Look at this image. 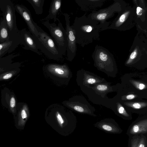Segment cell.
Returning a JSON list of instances; mask_svg holds the SVG:
<instances>
[{
  "instance_id": "1",
  "label": "cell",
  "mask_w": 147,
  "mask_h": 147,
  "mask_svg": "<svg viewBox=\"0 0 147 147\" xmlns=\"http://www.w3.org/2000/svg\"><path fill=\"white\" fill-rule=\"evenodd\" d=\"M72 26L75 31L76 44L82 47L99 39L100 32L105 30L102 25L89 18L86 13L76 17Z\"/></svg>"
},
{
  "instance_id": "2",
  "label": "cell",
  "mask_w": 147,
  "mask_h": 147,
  "mask_svg": "<svg viewBox=\"0 0 147 147\" xmlns=\"http://www.w3.org/2000/svg\"><path fill=\"white\" fill-rule=\"evenodd\" d=\"M138 31L125 64L128 67L142 68L147 65V40L144 35L145 33Z\"/></svg>"
},
{
  "instance_id": "3",
  "label": "cell",
  "mask_w": 147,
  "mask_h": 147,
  "mask_svg": "<svg viewBox=\"0 0 147 147\" xmlns=\"http://www.w3.org/2000/svg\"><path fill=\"white\" fill-rule=\"evenodd\" d=\"M0 9L7 27L9 40L13 42L11 53L20 44V30L17 26L16 10L13 4L10 0H0Z\"/></svg>"
},
{
  "instance_id": "4",
  "label": "cell",
  "mask_w": 147,
  "mask_h": 147,
  "mask_svg": "<svg viewBox=\"0 0 147 147\" xmlns=\"http://www.w3.org/2000/svg\"><path fill=\"white\" fill-rule=\"evenodd\" d=\"M114 1L112 5L107 7L92 11L88 16L97 22L105 30L108 29L110 23L107 21L113 17L115 13H119L127 5L123 0H114Z\"/></svg>"
},
{
  "instance_id": "5",
  "label": "cell",
  "mask_w": 147,
  "mask_h": 147,
  "mask_svg": "<svg viewBox=\"0 0 147 147\" xmlns=\"http://www.w3.org/2000/svg\"><path fill=\"white\" fill-rule=\"evenodd\" d=\"M117 17L108 27L120 31L129 30L136 25V11L134 6L128 5L118 13Z\"/></svg>"
},
{
  "instance_id": "6",
  "label": "cell",
  "mask_w": 147,
  "mask_h": 147,
  "mask_svg": "<svg viewBox=\"0 0 147 147\" xmlns=\"http://www.w3.org/2000/svg\"><path fill=\"white\" fill-rule=\"evenodd\" d=\"M38 32L36 37L39 49L48 57L54 59L61 57L63 55L52 38L35 22Z\"/></svg>"
},
{
  "instance_id": "7",
  "label": "cell",
  "mask_w": 147,
  "mask_h": 147,
  "mask_svg": "<svg viewBox=\"0 0 147 147\" xmlns=\"http://www.w3.org/2000/svg\"><path fill=\"white\" fill-rule=\"evenodd\" d=\"M94 66L99 70L105 72L110 69H117V66L113 55L106 48L102 46H96L92 55ZM105 72V73H106Z\"/></svg>"
},
{
  "instance_id": "8",
  "label": "cell",
  "mask_w": 147,
  "mask_h": 147,
  "mask_svg": "<svg viewBox=\"0 0 147 147\" xmlns=\"http://www.w3.org/2000/svg\"><path fill=\"white\" fill-rule=\"evenodd\" d=\"M49 20L41 21V23L48 29L51 37L63 55L67 51V45L65 30L59 19L57 25L55 23H50Z\"/></svg>"
},
{
  "instance_id": "9",
  "label": "cell",
  "mask_w": 147,
  "mask_h": 147,
  "mask_svg": "<svg viewBox=\"0 0 147 147\" xmlns=\"http://www.w3.org/2000/svg\"><path fill=\"white\" fill-rule=\"evenodd\" d=\"M136 78H134L133 75H126L122 79L123 86L122 88L127 91L134 92L145 98V94L147 93V80L146 77L138 75H135Z\"/></svg>"
},
{
  "instance_id": "10",
  "label": "cell",
  "mask_w": 147,
  "mask_h": 147,
  "mask_svg": "<svg viewBox=\"0 0 147 147\" xmlns=\"http://www.w3.org/2000/svg\"><path fill=\"white\" fill-rule=\"evenodd\" d=\"M136 11V23L138 30L146 33L147 5L145 0H133Z\"/></svg>"
},
{
  "instance_id": "11",
  "label": "cell",
  "mask_w": 147,
  "mask_h": 147,
  "mask_svg": "<svg viewBox=\"0 0 147 147\" xmlns=\"http://www.w3.org/2000/svg\"><path fill=\"white\" fill-rule=\"evenodd\" d=\"M65 21L66 34L67 45V55L69 60H72L75 57L77 51L75 31L72 25L70 26L69 16L67 13L63 14Z\"/></svg>"
},
{
  "instance_id": "12",
  "label": "cell",
  "mask_w": 147,
  "mask_h": 147,
  "mask_svg": "<svg viewBox=\"0 0 147 147\" xmlns=\"http://www.w3.org/2000/svg\"><path fill=\"white\" fill-rule=\"evenodd\" d=\"M147 133V115L138 118L129 126L126 134L131 137L135 136L146 135Z\"/></svg>"
},
{
  "instance_id": "13",
  "label": "cell",
  "mask_w": 147,
  "mask_h": 147,
  "mask_svg": "<svg viewBox=\"0 0 147 147\" xmlns=\"http://www.w3.org/2000/svg\"><path fill=\"white\" fill-rule=\"evenodd\" d=\"M20 42L24 47L23 48L30 50L40 55L39 47L36 37H34L26 28L20 30Z\"/></svg>"
},
{
  "instance_id": "14",
  "label": "cell",
  "mask_w": 147,
  "mask_h": 147,
  "mask_svg": "<svg viewBox=\"0 0 147 147\" xmlns=\"http://www.w3.org/2000/svg\"><path fill=\"white\" fill-rule=\"evenodd\" d=\"M94 126L105 132L119 134L123 130L115 121L112 118H105L94 124Z\"/></svg>"
},
{
  "instance_id": "15",
  "label": "cell",
  "mask_w": 147,
  "mask_h": 147,
  "mask_svg": "<svg viewBox=\"0 0 147 147\" xmlns=\"http://www.w3.org/2000/svg\"><path fill=\"white\" fill-rule=\"evenodd\" d=\"M14 7L15 10L20 15L26 22L30 32L34 37H38V34L35 25V22L33 20L28 9L22 5H16Z\"/></svg>"
},
{
  "instance_id": "16",
  "label": "cell",
  "mask_w": 147,
  "mask_h": 147,
  "mask_svg": "<svg viewBox=\"0 0 147 147\" xmlns=\"http://www.w3.org/2000/svg\"><path fill=\"white\" fill-rule=\"evenodd\" d=\"M120 101L126 110L131 113H135L143 115H147V102L146 101Z\"/></svg>"
},
{
  "instance_id": "17",
  "label": "cell",
  "mask_w": 147,
  "mask_h": 147,
  "mask_svg": "<svg viewBox=\"0 0 147 147\" xmlns=\"http://www.w3.org/2000/svg\"><path fill=\"white\" fill-rule=\"evenodd\" d=\"M110 107L118 116L125 120H131L132 119L131 113L125 109L121 102L115 97L112 100Z\"/></svg>"
},
{
  "instance_id": "18",
  "label": "cell",
  "mask_w": 147,
  "mask_h": 147,
  "mask_svg": "<svg viewBox=\"0 0 147 147\" xmlns=\"http://www.w3.org/2000/svg\"><path fill=\"white\" fill-rule=\"evenodd\" d=\"M106 0H75L81 9L84 11L95 10L103 4Z\"/></svg>"
},
{
  "instance_id": "19",
  "label": "cell",
  "mask_w": 147,
  "mask_h": 147,
  "mask_svg": "<svg viewBox=\"0 0 147 147\" xmlns=\"http://www.w3.org/2000/svg\"><path fill=\"white\" fill-rule=\"evenodd\" d=\"M62 3L61 0H53L50 4L49 14L42 21L53 19L54 22L58 21L59 19L57 18V14L61 9Z\"/></svg>"
},
{
  "instance_id": "20",
  "label": "cell",
  "mask_w": 147,
  "mask_h": 147,
  "mask_svg": "<svg viewBox=\"0 0 147 147\" xmlns=\"http://www.w3.org/2000/svg\"><path fill=\"white\" fill-rule=\"evenodd\" d=\"M92 88L94 93L98 96H100L101 98H105L103 96H106L107 94L113 91H115L113 89H116L113 88V86H110V83L108 82L102 83L94 85Z\"/></svg>"
},
{
  "instance_id": "21",
  "label": "cell",
  "mask_w": 147,
  "mask_h": 147,
  "mask_svg": "<svg viewBox=\"0 0 147 147\" xmlns=\"http://www.w3.org/2000/svg\"><path fill=\"white\" fill-rule=\"evenodd\" d=\"M9 40V36L7 27L5 21L3 18H1L0 21V43Z\"/></svg>"
},
{
  "instance_id": "22",
  "label": "cell",
  "mask_w": 147,
  "mask_h": 147,
  "mask_svg": "<svg viewBox=\"0 0 147 147\" xmlns=\"http://www.w3.org/2000/svg\"><path fill=\"white\" fill-rule=\"evenodd\" d=\"M32 5L37 15L42 14L45 0H27Z\"/></svg>"
},
{
  "instance_id": "23",
  "label": "cell",
  "mask_w": 147,
  "mask_h": 147,
  "mask_svg": "<svg viewBox=\"0 0 147 147\" xmlns=\"http://www.w3.org/2000/svg\"><path fill=\"white\" fill-rule=\"evenodd\" d=\"M13 42L9 40L0 43V57L7 53H10Z\"/></svg>"
},
{
  "instance_id": "24",
  "label": "cell",
  "mask_w": 147,
  "mask_h": 147,
  "mask_svg": "<svg viewBox=\"0 0 147 147\" xmlns=\"http://www.w3.org/2000/svg\"><path fill=\"white\" fill-rule=\"evenodd\" d=\"M26 107L24 106L19 113L18 125L19 126H23L28 117Z\"/></svg>"
},
{
  "instance_id": "25",
  "label": "cell",
  "mask_w": 147,
  "mask_h": 147,
  "mask_svg": "<svg viewBox=\"0 0 147 147\" xmlns=\"http://www.w3.org/2000/svg\"><path fill=\"white\" fill-rule=\"evenodd\" d=\"M140 135L129 137L128 147H138L139 142Z\"/></svg>"
},
{
  "instance_id": "26",
  "label": "cell",
  "mask_w": 147,
  "mask_h": 147,
  "mask_svg": "<svg viewBox=\"0 0 147 147\" xmlns=\"http://www.w3.org/2000/svg\"><path fill=\"white\" fill-rule=\"evenodd\" d=\"M138 147H147L146 135H140L139 142Z\"/></svg>"
},
{
  "instance_id": "27",
  "label": "cell",
  "mask_w": 147,
  "mask_h": 147,
  "mask_svg": "<svg viewBox=\"0 0 147 147\" xmlns=\"http://www.w3.org/2000/svg\"><path fill=\"white\" fill-rule=\"evenodd\" d=\"M16 105V101L14 96H12L11 97L10 102L9 106L11 109H13L15 107Z\"/></svg>"
},
{
  "instance_id": "28",
  "label": "cell",
  "mask_w": 147,
  "mask_h": 147,
  "mask_svg": "<svg viewBox=\"0 0 147 147\" xmlns=\"http://www.w3.org/2000/svg\"><path fill=\"white\" fill-rule=\"evenodd\" d=\"M74 109L76 111L80 113L85 112L84 109L82 107L76 105L74 107Z\"/></svg>"
},
{
  "instance_id": "29",
  "label": "cell",
  "mask_w": 147,
  "mask_h": 147,
  "mask_svg": "<svg viewBox=\"0 0 147 147\" xmlns=\"http://www.w3.org/2000/svg\"><path fill=\"white\" fill-rule=\"evenodd\" d=\"M57 117L59 123L61 125L64 123V121L61 115L58 113L57 115Z\"/></svg>"
},
{
  "instance_id": "30",
  "label": "cell",
  "mask_w": 147,
  "mask_h": 147,
  "mask_svg": "<svg viewBox=\"0 0 147 147\" xmlns=\"http://www.w3.org/2000/svg\"><path fill=\"white\" fill-rule=\"evenodd\" d=\"M13 74L12 73H8L4 75L2 77V78L4 80L8 79L11 78Z\"/></svg>"
},
{
  "instance_id": "31",
  "label": "cell",
  "mask_w": 147,
  "mask_h": 147,
  "mask_svg": "<svg viewBox=\"0 0 147 147\" xmlns=\"http://www.w3.org/2000/svg\"><path fill=\"white\" fill-rule=\"evenodd\" d=\"M55 71L56 73L59 74H63L64 73V72L62 69L58 67L56 68Z\"/></svg>"
}]
</instances>
